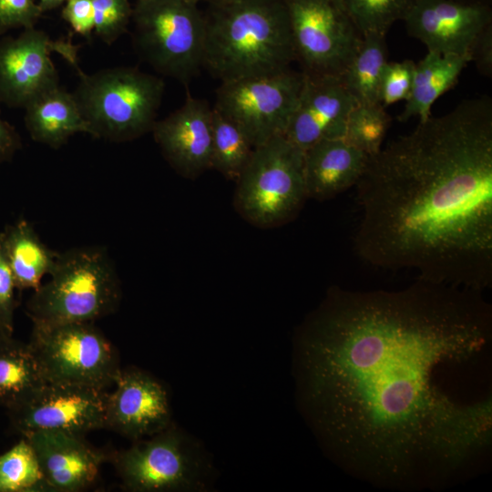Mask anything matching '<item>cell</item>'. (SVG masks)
I'll return each instance as SVG.
<instances>
[{"instance_id":"7402d4cb","label":"cell","mask_w":492,"mask_h":492,"mask_svg":"<svg viewBox=\"0 0 492 492\" xmlns=\"http://www.w3.org/2000/svg\"><path fill=\"white\" fill-rule=\"evenodd\" d=\"M2 246L16 289H37L52 271L57 252L42 242L34 226L19 220L0 232Z\"/></svg>"},{"instance_id":"d6986e66","label":"cell","mask_w":492,"mask_h":492,"mask_svg":"<svg viewBox=\"0 0 492 492\" xmlns=\"http://www.w3.org/2000/svg\"><path fill=\"white\" fill-rule=\"evenodd\" d=\"M369 156L344 138L322 139L303 151L308 198L326 200L355 187Z\"/></svg>"},{"instance_id":"9c48e42d","label":"cell","mask_w":492,"mask_h":492,"mask_svg":"<svg viewBox=\"0 0 492 492\" xmlns=\"http://www.w3.org/2000/svg\"><path fill=\"white\" fill-rule=\"evenodd\" d=\"M28 344L46 383L105 390L121 371L116 350L93 323L33 324Z\"/></svg>"},{"instance_id":"ffe728a7","label":"cell","mask_w":492,"mask_h":492,"mask_svg":"<svg viewBox=\"0 0 492 492\" xmlns=\"http://www.w3.org/2000/svg\"><path fill=\"white\" fill-rule=\"evenodd\" d=\"M25 125L35 141L58 149L89 128L72 93L57 86L25 107Z\"/></svg>"},{"instance_id":"836d02e7","label":"cell","mask_w":492,"mask_h":492,"mask_svg":"<svg viewBox=\"0 0 492 492\" xmlns=\"http://www.w3.org/2000/svg\"><path fill=\"white\" fill-rule=\"evenodd\" d=\"M471 62L475 61L486 75L492 71V30L491 26L485 29L475 41L470 50Z\"/></svg>"},{"instance_id":"f546056e","label":"cell","mask_w":492,"mask_h":492,"mask_svg":"<svg viewBox=\"0 0 492 492\" xmlns=\"http://www.w3.org/2000/svg\"><path fill=\"white\" fill-rule=\"evenodd\" d=\"M415 63L410 59L387 62L380 83L379 103L386 108L410 95Z\"/></svg>"},{"instance_id":"83f0119b","label":"cell","mask_w":492,"mask_h":492,"mask_svg":"<svg viewBox=\"0 0 492 492\" xmlns=\"http://www.w3.org/2000/svg\"><path fill=\"white\" fill-rule=\"evenodd\" d=\"M363 36H386L390 27L405 16L416 0H342Z\"/></svg>"},{"instance_id":"4316f807","label":"cell","mask_w":492,"mask_h":492,"mask_svg":"<svg viewBox=\"0 0 492 492\" xmlns=\"http://www.w3.org/2000/svg\"><path fill=\"white\" fill-rule=\"evenodd\" d=\"M390 117L381 104H356L351 110L344 139L369 157L376 154L390 125Z\"/></svg>"},{"instance_id":"8992f818","label":"cell","mask_w":492,"mask_h":492,"mask_svg":"<svg viewBox=\"0 0 492 492\" xmlns=\"http://www.w3.org/2000/svg\"><path fill=\"white\" fill-rule=\"evenodd\" d=\"M237 212L259 228L284 225L297 217L308 199L303 151L284 135L255 147L237 179Z\"/></svg>"},{"instance_id":"5bb4252c","label":"cell","mask_w":492,"mask_h":492,"mask_svg":"<svg viewBox=\"0 0 492 492\" xmlns=\"http://www.w3.org/2000/svg\"><path fill=\"white\" fill-rule=\"evenodd\" d=\"M113 385L106 397L105 429L133 442L172 423L168 392L151 374L135 367L121 369Z\"/></svg>"},{"instance_id":"7a4b0ae2","label":"cell","mask_w":492,"mask_h":492,"mask_svg":"<svg viewBox=\"0 0 492 492\" xmlns=\"http://www.w3.org/2000/svg\"><path fill=\"white\" fill-rule=\"evenodd\" d=\"M357 255L416 279L492 284V101L429 116L370 156L355 185Z\"/></svg>"},{"instance_id":"3957f363","label":"cell","mask_w":492,"mask_h":492,"mask_svg":"<svg viewBox=\"0 0 492 492\" xmlns=\"http://www.w3.org/2000/svg\"><path fill=\"white\" fill-rule=\"evenodd\" d=\"M204 17L202 67L220 82L276 74L295 61L283 0H221Z\"/></svg>"},{"instance_id":"1f68e13d","label":"cell","mask_w":492,"mask_h":492,"mask_svg":"<svg viewBox=\"0 0 492 492\" xmlns=\"http://www.w3.org/2000/svg\"><path fill=\"white\" fill-rule=\"evenodd\" d=\"M15 282L2 246L0 235V339L13 336Z\"/></svg>"},{"instance_id":"277c9868","label":"cell","mask_w":492,"mask_h":492,"mask_svg":"<svg viewBox=\"0 0 492 492\" xmlns=\"http://www.w3.org/2000/svg\"><path fill=\"white\" fill-rule=\"evenodd\" d=\"M49 276L26 302V312L33 324L93 323L113 313L119 305V278L103 248L57 252Z\"/></svg>"},{"instance_id":"30bf717a","label":"cell","mask_w":492,"mask_h":492,"mask_svg":"<svg viewBox=\"0 0 492 492\" xmlns=\"http://www.w3.org/2000/svg\"><path fill=\"white\" fill-rule=\"evenodd\" d=\"M283 1L302 72L342 77L363 38L343 1Z\"/></svg>"},{"instance_id":"7c38bea8","label":"cell","mask_w":492,"mask_h":492,"mask_svg":"<svg viewBox=\"0 0 492 492\" xmlns=\"http://www.w3.org/2000/svg\"><path fill=\"white\" fill-rule=\"evenodd\" d=\"M56 52L70 65L77 60V46L69 40H53L35 27L16 37L0 40V102L23 108L43 93L59 86L51 58Z\"/></svg>"},{"instance_id":"603a6c76","label":"cell","mask_w":492,"mask_h":492,"mask_svg":"<svg viewBox=\"0 0 492 492\" xmlns=\"http://www.w3.org/2000/svg\"><path fill=\"white\" fill-rule=\"evenodd\" d=\"M46 381L28 343L0 339V405L8 411L26 403Z\"/></svg>"},{"instance_id":"6da1fadb","label":"cell","mask_w":492,"mask_h":492,"mask_svg":"<svg viewBox=\"0 0 492 492\" xmlns=\"http://www.w3.org/2000/svg\"><path fill=\"white\" fill-rule=\"evenodd\" d=\"M492 336L482 292L416 279L400 290L331 288L301 324V406L346 471L388 488L436 487L486 448L491 398L461 405L437 374Z\"/></svg>"},{"instance_id":"ac0fdd59","label":"cell","mask_w":492,"mask_h":492,"mask_svg":"<svg viewBox=\"0 0 492 492\" xmlns=\"http://www.w3.org/2000/svg\"><path fill=\"white\" fill-rule=\"evenodd\" d=\"M34 448L50 492H79L98 477L106 456L85 436L36 431L24 436Z\"/></svg>"},{"instance_id":"5b68a950","label":"cell","mask_w":492,"mask_h":492,"mask_svg":"<svg viewBox=\"0 0 492 492\" xmlns=\"http://www.w3.org/2000/svg\"><path fill=\"white\" fill-rule=\"evenodd\" d=\"M79 81L72 92L89 135L113 142L151 132L165 91L162 77L135 67H114L91 75L75 61Z\"/></svg>"},{"instance_id":"e0dca14e","label":"cell","mask_w":492,"mask_h":492,"mask_svg":"<svg viewBox=\"0 0 492 492\" xmlns=\"http://www.w3.org/2000/svg\"><path fill=\"white\" fill-rule=\"evenodd\" d=\"M356 104L341 77L304 74L284 136L302 151L322 139L344 138L348 116Z\"/></svg>"},{"instance_id":"f1b7e54d","label":"cell","mask_w":492,"mask_h":492,"mask_svg":"<svg viewBox=\"0 0 492 492\" xmlns=\"http://www.w3.org/2000/svg\"><path fill=\"white\" fill-rule=\"evenodd\" d=\"M95 14V33L111 45L128 31L132 6L129 0H91Z\"/></svg>"},{"instance_id":"4dcf8cb0","label":"cell","mask_w":492,"mask_h":492,"mask_svg":"<svg viewBox=\"0 0 492 492\" xmlns=\"http://www.w3.org/2000/svg\"><path fill=\"white\" fill-rule=\"evenodd\" d=\"M42 14L36 0H0V34L35 27Z\"/></svg>"},{"instance_id":"ba28073f","label":"cell","mask_w":492,"mask_h":492,"mask_svg":"<svg viewBox=\"0 0 492 492\" xmlns=\"http://www.w3.org/2000/svg\"><path fill=\"white\" fill-rule=\"evenodd\" d=\"M114 465L131 492L204 491L210 464L193 439L173 422L118 452Z\"/></svg>"},{"instance_id":"d6a6232c","label":"cell","mask_w":492,"mask_h":492,"mask_svg":"<svg viewBox=\"0 0 492 492\" xmlns=\"http://www.w3.org/2000/svg\"><path fill=\"white\" fill-rule=\"evenodd\" d=\"M75 33L89 36L95 31V14L91 0H67L61 12Z\"/></svg>"},{"instance_id":"cb8c5ba5","label":"cell","mask_w":492,"mask_h":492,"mask_svg":"<svg viewBox=\"0 0 492 492\" xmlns=\"http://www.w3.org/2000/svg\"><path fill=\"white\" fill-rule=\"evenodd\" d=\"M387 62L385 36H363L359 48L341 77L357 104L379 103L381 77Z\"/></svg>"},{"instance_id":"484cf974","label":"cell","mask_w":492,"mask_h":492,"mask_svg":"<svg viewBox=\"0 0 492 492\" xmlns=\"http://www.w3.org/2000/svg\"><path fill=\"white\" fill-rule=\"evenodd\" d=\"M0 492H50L36 452L24 436L0 456Z\"/></svg>"},{"instance_id":"52a82bcc","label":"cell","mask_w":492,"mask_h":492,"mask_svg":"<svg viewBox=\"0 0 492 492\" xmlns=\"http://www.w3.org/2000/svg\"><path fill=\"white\" fill-rule=\"evenodd\" d=\"M132 41L157 73L187 86L202 68L204 12L191 0H137Z\"/></svg>"},{"instance_id":"d590c367","label":"cell","mask_w":492,"mask_h":492,"mask_svg":"<svg viewBox=\"0 0 492 492\" xmlns=\"http://www.w3.org/2000/svg\"><path fill=\"white\" fill-rule=\"evenodd\" d=\"M66 1L67 0H39L38 5L41 11L44 13L64 5Z\"/></svg>"},{"instance_id":"2e32d148","label":"cell","mask_w":492,"mask_h":492,"mask_svg":"<svg viewBox=\"0 0 492 492\" xmlns=\"http://www.w3.org/2000/svg\"><path fill=\"white\" fill-rule=\"evenodd\" d=\"M213 108L189 93L184 104L152 128L153 138L170 167L195 179L210 169Z\"/></svg>"},{"instance_id":"8fae6325","label":"cell","mask_w":492,"mask_h":492,"mask_svg":"<svg viewBox=\"0 0 492 492\" xmlns=\"http://www.w3.org/2000/svg\"><path fill=\"white\" fill-rule=\"evenodd\" d=\"M303 79L302 71L289 68L272 75L220 82L213 108L233 122L255 148L285 134Z\"/></svg>"},{"instance_id":"4fadbf2b","label":"cell","mask_w":492,"mask_h":492,"mask_svg":"<svg viewBox=\"0 0 492 492\" xmlns=\"http://www.w3.org/2000/svg\"><path fill=\"white\" fill-rule=\"evenodd\" d=\"M107 393L95 387L46 383L32 398L8 411L23 436L36 431H64L80 436L105 429Z\"/></svg>"},{"instance_id":"9a60e30c","label":"cell","mask_w":492,"mask_h":492,"mask_svg":"<svg viewBox=\"0 0 492 492\" xmlns=\"http://www.w3.org/2000/svg\"><path fill=\"white\" fill-rule=\"evenodd\" d=\"M407 33L428 51L469 55L475 41L491 26V9L455 0H416L404 20Z\"/></svg>"},{"instance_id":"d4e9b609","label":"cell","mask_w":492,"mask_h":492,"mask_svg":"<svg viewBox=\"0 0 492 492\" xmlns=\"http://www.w3.org/2000/svg\"><path fill=\"white\" fill-rule=\"evenodd\" d=\"M253 150L254 147L246 135L213 108L210 169H216L227 179L236 181Z\"/></svg>"},{"instance_id":"44dd1931","label":"cell","mask_w":492,"mask_h":492,"mask_svg":"<svg viewBox=\"0 0 492 492\" xmlns=\"http://www.w3.org/2000/svg\"><path fill=\"white\" fill-rule=\"evenodd\" d=\"M469 62V55H446L428 51L415 64L411 92L398 119L406 121L418 117L422 120L431 116L435 101L456 83Z\"/></svg>"},{"instance_id":"e575fe53","label":"cell","mask_w":492,"mask_h":492,"mask_svg":"<svg viewBox=\"0 0 492 492\" xmlns=\"http://www.w3.org/2000/svg\"><path fill=\"white\" fill-rule=\"evenodd\" d=\"M20 148L19 134L0 116V165L9 161Z\"/></svg>"},{"instance_id":"8d00e7d4","label":"cell","mask_w":492,"mask_h":492,"mask_svg":"<svg viewBox=\"0 0 492 492\" xmlns=\"http://www.w3.org/2000/svg\"><path fill=\"white\" fill-rule=\"evenodd\" d=\"M192 2L196 3V4H200L201 2H204V3H207L208 5H210V4H214V3H217V2H220L221 0H191Z\"/></svg>"}]
</instances>
